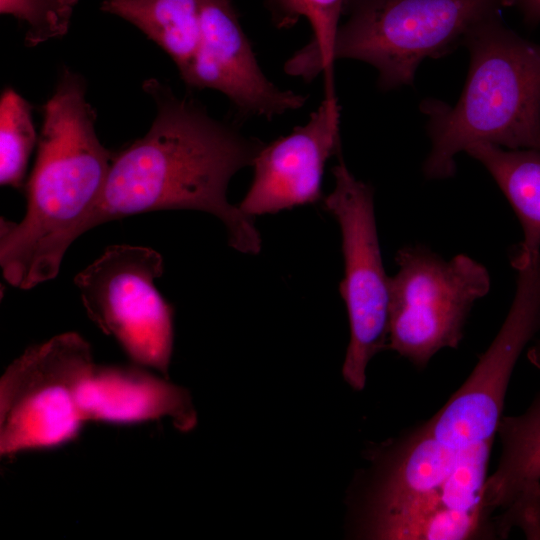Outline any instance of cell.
<instances>
[{"instance_id": "6da1fadb", "label": "cell", "mask_w": 540, "mask_h": 540, "mask_svg": "<svg viewBox=\"0 0 540 540\" xmlns=\"http://www.w3.org/2000/svg\"><path fill=\"white\" fill-rule=\"evenodd\" d=\"M142 88L155 103L149 131L112 158L102 193L86 224L161 209H192L218 217L234 249L257 254L261 238L252 217L227 200L234 174L264 145L212 118L200 104L179 98L156 78Z\"/></svg>"}, {"instance_id": "7a4b0ae2", "label": "cell", "mask_w": 540, "mask_h": 540, "mask_svg": "<svg viewBox=\"0 0 540 540\" xmlns=\"http://www.w3.org/2000/svg\"><path fill=\"white\" fill-rule=\"evenodd\" d=\"M95 121L85 79L64 68L43 106L25 216L18 223L1 218L0 265L14 287L30 289L55 278L65 251L86 231L113 158Z\"/></svg>"}, {"instance_id": "3957f363", "label": "cell", "mask_w": 540, "mask_h": 540, "mask_svg": "<svg viewBox=\"0 0 540 540\" xmlns=\"http://www.w3.org/2000/svg\"><path fill=\"white\" fill-rule=\"evenodd\" d=\"M493 442L452 449L421 424L372 450L358 502L357 534L368 539H478Z\"/></svg>"}, {"instance_id": "277c9868", "label": "cell", "mask_w": 540, "mask_h": 540, "mask_svg": "<svg viewBox=\"0 0 540 540\" xmlns=\"http://www.w3.org/2000/svg\"><path fill=\"white\" fill-rule=\"evenodd\" d=\"M463 46L470 65L456 104L427 99L420 106L431 140L427 179L454 176L455 156L477 143L540 152V44L508 28L499 14L473 27Z\"/></svg>"}, {"instance_id": "5b68a950", "label": "cell", "mask_w": 540, "mask_h": 540, "mask_svg": "<svg viewBox=\"0 0 540 540\" xmlns=\"http://www.w3.org/2000/svg\"><path fill=\"white\" fill-rule=\"evenodd\" d=\"M503 8L505 0H347L333 58L372 65L382 90L411 85L424 59L463 45L473 27Z\"/></svg>"}, {"instance_id": "8992f818", "label": "cell", "mask_w": 540, "mask_h": 540, "mask_svg": "<svg viewBox=\"0 0 540 540\" xmlns=\"http://www.w3.org/2000/svg\"><path fill=\"white\" fill-rule=\"evenodd\" d=\"M95 364L89 343L66 332L27 348L0 379V455L58 448L85 422L79 390Z\"/></svg>"}, {"instance_id": "52a82bcc", "label": "cell", "mask_w": 540, "mask_h": 540, "mask_svg": "<svg viewBox=\"0 0 540 540\" xmlns=\"http://www.w3.org/2000/svg\"><path fill=\"white\" fill-rule=\"evenodd\" d=\"M395 261L387 349L424 368L439 350L458 347L474 302L490 289V276L467 255L446 261L422 245L401 248Z\"/></svg>"}, {"instance_id": "ba28073f", "label": "cell", "mask_w": 540, "mask_h": 540, "mask_svg": "<svg viewBox=\"0 0 540 540\" xmlns=\"http://www.w3.org/2000/svg\"><path fill=\"white\" fill-rule=\"evenodd\" d=\"M161 255L148 247L112 245L78 273L75 283L89 318L116 339L138 365L168 377L173 353V308L154 280Z\"/></svg>"}, {"instance_id": "9c48e42d", "label": "cell", "mask_w": 540, "mask_h": 540, "mask_svg": "<svg viewBox=\"0 0 540 540\" xmlns=\"http://www.w3.org/2000/svg\"><path fill=\"white\" fill-rule=\"evenodd\" d=\"M332 173L335 185L324 206L341 231L344 278L340 293L350 326L342 376L350 387L361 391L368 363L387 349L389 277L380 252L372 187L356 179L342 159Z\"/></svg>"}, {"instance_id": "30bf717a", "label": "cell", "mask_w": 540, "mask_h": 540, "mask_svg": "<svg viewBox=\"0 0 540 540\" xmlns=\"http://www.w3.org/2000/svg\"><path fill=\"white\" fill-rule=\"evenodd\" d=\"M515 269L516 292L500 330L461 387L424 422L452 449L494 441L514 367L540 330V254Z\"/></svg>"}, {"instance_id": "8fae6325", "label": "cell", "mask_w": 540, "mask_h": 540, "mask_svg": "<svg viewBox=\"0 0 540 540\" xmlns=\"http://www.w3.org/2000/svg\"><path fill=\"white\" fill-rule=\"evenodd\" d=\"M194 89L223 93L246 116L271 119L301 108L306 97L282 90L262 72L229 0H201V37L180 75Z\"/></svg>"}, {"instance_id": "7c38bea8", "label": "cell", "mask_w": 540, "mask_h": 540, "mask_svg": "<svg viewBox=\"0 0 540 540\" xmlns=\"http://www.w3.org/2000/svg\"><path fill=\"white\" fill-rule=\"evenodd\" d=\"M339 124L337 98H324L305 124L264 144L239 209L253 218L319 201L326 162L340 150Z\"/></svg>"}, {"instance_id": "4fadbf2b", "label": "cell", "mask_w": 540, "mask_h": 540, "mask_svg": "<svg viewBox=\"0 0 540 540\" xmlns=\"http://www.w3.org/2000/svg\"><path fill=\"white\" fill-rule=\"evenodd\" d=\"M86 423L132 425L167 418L188 432L197 424L189 391L141 365H93L79 390Z\"/></svg>"}, {"instance_id": "5bb4252c", "label": "cell", "mask_w": 540, "mask_h": 540, "mask_svg": "<svg viewBox=\"0 0 540 540\" xmlns=\"http://www.w3.org/2000/svg\"><path fill=\"white\" fill-rule=\"evenodd\" d=\"M497 435L501 452L496 470L488 475L484 507L494 518L520 507L540 506V392L516 416H502Z\"/></svg>"}, {"instance_id": "9a60e30c", "label": "cell", "mask_w": 540, "mask_h": 540, "mask_svg": "<svg viewBox=\"0 0 540 540\" xmlns=\"http://www.w3.org/2000/svg\"><path fill=\"white\" fill-rule=\"evenodd\" d=\"M493 177L513 208L523 230V241L511 256L513 267L540 254V152L509 150L477 143L465 151Z\"/></svg>"}, {"instance_id": "2e32d148", "label": "cell", "mask_w": 540, "mask_h": 540, "mask_svg": "<svg viewBox=\"0 0 540 540\" xmlns=\"http://www.w3.org/2000/svg\"><path fill=\"white\" fill-rule=\"evenodd\" d=\"M101 10L137 27L185 72L201 37V0H103Z\"/></svg>"}, {"instance_id": "e0dca14e", "label": "cell", "mask_w": 540, "mask_h": 540, "mask_svg": "<svg viewBox=\"0 0 540 540\" xmlns=\"http://www.w3.org/2000/svg\"><path fill=\"white\" fill-rule=\"evenodd\" d=\"M347 0H270L279 27L292 25L304 17L313 30L312 41L292 56L284 70L307 81L323 72L325 97L334 98L333 49Z\"/></svg>"}, {"instance_id": "ac0fdd59", "label": "cell", "mask_w": 540, "mask_h": 540, "mask_svg": "<svg viewBox=\"0 0 540 540\" xmlns=\"http://www.w3.org/2000/svg\"><path fill=\"white\" fill-rule=\"evenodd\" d=\"M32 106L13 88L0 98V182L23 187L29 157L38 142Z\"/></svg>"}, {"instance_id": "d6986e66", "label": "cell", "mask_w": 540, "mask_h": 540, "mask_svg": "<svg viewBox=\"0 0 540 540\" xmlns=\"http://www.w3.org/2000/svg\"><path fill=\"white\" fill-rule=\"evenodd\" d=\"M78 0H0L1 14L11 15L25 28L24 43L34 47L64 36Z\"/></svg>"}, {"instance_id": "ffe728a7", "label": "cell", "mask_w": 540, "mask_h": 540, "mask_svg": "<svg viewBox=\"0 0 540 540\" xmlns=\"http://www.w3.org/2000/svg\"><path fill=\"white\" fill-rule=\"evenodd\" d=\"M505 5L517 8L526 24L535 26L540 23V0H505Z\"/></svg>"}, {"instance_id": "44dd1931", "label": "cell", "mask_w": 540, "mask_h": 540, "mask_svg": "<svg viewBox=\"0 0 540 540\" xmlns=\"http://www.w3.org/2000/svg\"><path fill=\"white\" fill-rule=\"evenodd\" d=\"M527 357L532 365L540 369V339L529 348Z\"/></svg>"}]
</instances>
